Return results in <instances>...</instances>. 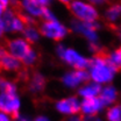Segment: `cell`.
I'll return each mask as SVG.
<instances>
[{
	"label": "cell",
	"mask_w": 121,
	"mask_h": 121,
	"mask_svg": "<svg viewBox=\"0 0 121 121\" xmlns=\"http://www.w3.org/2000/svg\"><path fill=\"white\" fill-rule=\"evenodd\" d=\"M6 50L15 56L17 60L22 62L25 66H33V64L37 60V55L33 49V44L29 43L25 37H14L7 39L2 42Z\"/></svg>",
	"instance_id": "6da1fadb"
},
{
	"label": "cell",
	"mask_w": 121,
	"mask_h": 121,
	"mask_svg": "<svg viewBox=\"0 0 121 121\" xmlns=\"http://www.w3.org/2000/svg\"><path fill=\"white\" fill-rule=\"evenodd\" d=\"M89 69H90L91 79L99 84L109 83L113 79L114 73H115L113 71V69L106 63V60L95 52H94L93 57L90 58Z\"/></svg>",
	"instance_id": "7a4b0ae2"
},
{
	"label": "cell",
	"mask_w": 121,
	"mask_h": 121,
	"mask_svg": "<svg viewBox=\"0 0 121 121\" xmlns=\"http://www.w3.org/2000/svg\"><path fill=\"white\" fill-rule=\"evenodd\" d=\"M69 11L82 22L90 23V22H95L99 19L98 12L92 5L78 1V0H72V2L70 4Z\"/></svg>",
	"instance_id": "3957f363"
},
{
	"label": "cell",
	"mask_w": 121,
	"mask_h": 121,
	"mask_svg": "<svg viewBox=\"0 0 121 121\" xmlns=\"http://www.w3.org/2000/svg\"><path fill=\"white\" fill-rule=\"evenodd\" d=\"M58 55L60 58L66 62L69 65H71L75 70H84V69H89V63L90 58H85L83 56H80L79 54H77L73 49L70 48H64V47H58Z\"/></svg>",
	"instance_id": "277c9868"
},
{
	"label": "cell",
	"mask_w": 121,
	"mask_h": 121,
	"mask_svg": "<svg viewBox=\"0 0 121 121\" xmlns=\"http://www.w3.org/2000/svg\"><path fill=\"white\" fill-rule=\"evenodd\" d=\"M37 28L41 35L52 39L56 42L62 41L68 34V29L63 25H60L57 20L56 21H43L42 23L39 25Z\"/></svg>",
	"instance_id": "5b68a950"
},
{
	"label": "cell",
	"mask_w": 121,
	"mask_h": 121,
	"mask_svg": "<svg viewBox=\"0 0 121 121\" xmlns=\"http://www.w3.org/2000/svg\"><path fill=\"white\" fill-rule=\"evenodd\" d=\"M21 100L17 92H1L0 91V111L14 117L20 112Z\"/></svg>",
	"instance_id": "8992f818"
},
{
	"label": "cell",
	"mask_w": 121,
	"mask_h": 121,
	"mask_svg": "<svg viewBox=\"0 0 121 121\" xmlns=\"http://www.w3.org/2000/svg\"><path fill=\"white\" fill-rule=\"evenodd\" d=\"M56 111L64 117L80 113V101L77 97H68L56 101Z\"/></svg>",
	"instance_id": "52a82bcc"
},
{
	"label": "cell",
	"mask_w": 121,
	"mask_h": 121,
	"mask_svg": "<svg viewBox=\"0 0 121 121\" xmlns=\"http://www.w3.org/2000/svg\"><path fill=\"white\" fill-rule=\"evenodd\" d=\"M105 105L98 97H91V98H84L80 101V114L84 117H94L98 115L103 109Z\"/></svg>",
	"instance_id": "ba28073f"
},
{
	"label": "cell",
	"mask_w": 121,
	"mask_h": 121,
	"mask_svg": "<svg viewBox=\"0 0 121 121\" xmlns=\"http://www.w3.org/2000/svg\"><path fill=\"white\" fill-rule=\"evenodd\" d=\"M45 86H47V79L39 71H34L26 82V89L31 95L41 94L45 90Z\"/></svg>",
	"instance_id": "9c48e42d"
},
{
	"label": "cell",
	"mask_w": 121,
	"mask_h": 121,
	"mask_svg": "<svg viewBox=\"0 0 121 121\" xmlns=\"http://www.w3.org/2000/svg\"><path fill=\"white\" fill-rule=\"evenodd\" d=\"M19 8L33 17H42L47 6L41 0H21Z\"/></svg>",
	"instance_id": "30bf717a"
},
{
	"label": "cell",
	"mask_w": 121,
	"mask_h": 121,
	"mask_svg": "<svg viewBox=\"0 0 121 121\" xmlns=\"http://www.w3.org/2000/svg\"><path fill=\"white\" fill-rule=\"evenodd\" d=\"M91 79V75L86 69L84 70H75L72 72H69L62 78V82L65 86L68 87H77L84 82H87Z\"/></svg>",
	"instance_id": "8fae6325"
},
{
	"label": "cell",
	"mask_w": 121,
	"mask_h": 121,
	"mask_svg": "<svg viewBox=\"0 0 121 121\" xmlns=\"http://www.w3.org/2000/svg\"><path fill=\"white\" fill-rule=\"evenodd\" d=\"M25 65L15 56L9 54L7 50L0 58V71L1 72H15L17 73Z\"/></svg>",
	"instance_id": "7c38bea8"
},
{
	"label": "cell",
	"mask_w": 121,
	"mask_h": 121,
	"mask_svg": "<svg viewBox=\"0 0 121 121\" xmlns=\"http://www.w3.org/2000/svg\"><path fill=\"white\" fill-rule=\"evenodd\" d=\"M99 98H100V100L103 101V104L105 106H111L117 101L118 92L112 85H108V86H105V87L101 89Z\"/></svg>",
	"instance_id": "4fadbf2b"
},
{
	"label": "cell",
	"mask_w": 121,
	"mask_h": 121,
	"mask_svg": "<svg viewBox=\"0 0 121 121\" xmlns=\"http://www.w3.org/2000/svg\"><path fill=\"white\" fill-rule=\"evenodd\" d=\"M121 16V0L112 2L105 12L106 23H114Z\"/></svg>",
	"instance_id": "5bb4252c"
},
{
	"label": "cell",
	"mask_w": 121,
	"mask_h": 121,
	"mask_svg": "<svg viewBox=\"0 0 121 121\" xmlns=\"http://www.w3.org/2000/svg\"><path fill=\"white\" fill-rule=\"evenodd\" d=\"M101 85L99 83H90V84H86L85 86H83L82 89H79L78 91V94L80 97L84 98H91V97H98L101 92Z\"/></svg>",
	"instance_id": "9a60e30c"
},
{
	"label": "cell",
	"mask_w": 121,
	"mask_h": 121,
	"mask_svg": "<svg viewBox=\"0 0 121 121\" xmlns=\"http://www.w3.org/2000/svg\"><path fill=\"white\" fill-rule=\"evenodd\" d=\"M39 26H35V25H28L25 27V29L22 30V37H25L29 43H35L39 41V37H40V31H39Z\"/></svg>",
	"instance_id": "2e32d148"
},
{
	"label": "cell",
	"mask_w": 121,
	"mask_h": 121,
	"mask_svg": "<svg viewBox=\"0 0 121 121\" xmlns=\"http://www.w3.org/2000/svg\"><path fill=\"white\" fill-rule=\"evenodd\" d=\"M106 121H121V104H113L107 108Z\"/></svg>",
	"instance_id": "e0dca14e"
},
{
	"label": "cell",
	"mask_w": 121,
	"mask_h": 121,
	"mask_svg": "<svg viewBox=\"0 0 121 121\" xmlns=\"http://www.w3.org/2000/svg\"><path fill=\"white\" fill-rule=\"evenodd\" d=\"M63 121H85V120H84V117L80 113H78V114H72V115L65 117L63 119Z\"/></svg>",
	"instance_id": "ac0fdd59"
},
{
	"label": "cell",
	"mask_w": 121,
	"mask_h": 121,
	"mask_svg": "<svg viewBox=\"0 0 121 121\" xmlns=\"http://www.w3.org/2000/svg\"><path fill=\"white\" fill-rule=\"evenodd\" d=\"M13 121H33V119L30 118L29 115L27 114H23V113H17L16 115L13 117Z\"/></svg>",
	"instance_id": "d6986e66"
},
{
	"label": "cell",
	"mask_w": 121,
	"mask_h": 121,
	"mask_svg": "<svg viewBox=\"0 0 121 121\" xmlns=\"http://www.w3.org/2000/svg\"><path fill=\"white\" fill-rule=\"evenodd\" d=\"M113 57H114L115 62L118 63V65L121 68V47H119V48L113 52Z\"/></svg>",
	"instance_id": "ffe728a7"
},
{
	"label": "cell",
	"mask_w": 121,
	"mask_h": 121,
	"mask_svg": "<svg viewBox=\"0 0 121 121\" xmlns=\"http://www.w3.org/2000/svg\"><path fill=\"white\" fill-rule=\"evenodd\" d=\"M0 121H13V117L0 111Z\"/></svg>",
	"instance_id": "44dd1931"
},
{
	"label": "cell",
	"mask_w": 121,
	"mask_h": 121,
	"mask_svg": "<svg viewBox=\"0 0 121 121\" xmlns=\"http://www.w3.org/2000/svg\"><path fill=\"white\" fill-rule=\"evenodd\" d=\"M5 33H6V30H5V26H4V22H2V20H1V17H0V40H2V39H4Z\"/></svg>",
	"instance_id": "7402d4cb"
},
{
	"label": "cell",
	"mask_w": 121,
	"mask_h": 121,
	"mask_svg": "<svg viewBox=\"0 0 121 121\" xmlns=\"http://www.w3.org/2000/svg\"><path fill=\"white\" fill-rule=\"evenodd\" d=\"M108 26H109V27H111L112 29L114 30V31H115V33L118 34V36H119V37L121 39V28H118L117 26H114V23H111V25H108Z\"/></svg>",
	"instance_id": "603a6c76"
},
{
	"label": "cell",
	"mask_w": 121,
	"mask_h": 121,
	"mask_svg": "<svg viewBox=\"0 0 121 121\" xmlns=\"http://www.w3.org/2000/svg\"><path fill=\"white\" fill-rule=\"evenodd\" d=\"M91 4H95V5H104V4H108L109 0H89Z\"/></svg>",
	"instance_id": "cb8c5ba5"
},
{
	"label": "cell",
	"mask_w": 121,
	"mask_h": 121,
	"mask_svg": "<svg viewBox=\"0 0 121 121\" xmlns=\"http://www.w3.org/2000/svg\"><path fill=\"white\" fill-rule=\"evenodd\" d=\"M33 121H51V120H50L48 117H45V115H39V117H36Z\"/></svg>",
	"instance_id": "d4e9b609"
},
{
	"label": "cell",
	"mask_w": 121,
	"mask_h": 121,
	"mask_svg": "<svg viewBox=\"0 0 121 121\" xmlns=\"http://www.w3.org/2000/svg\"><path fill=\"white\" fill-rule=\"evenodd\" d=\"M6 52V48H5V45L4 43H0V58L2 57V55Z\"/></svg>",
	"instance_id": "484cf974"
},
{
	"label": "cell",
	"mask_w": 121,
	"mask_h": 121,
	"mask_svg": "<svg viewBox=\"0 0 121 121\" xmlns=\"http://www.w3.org/2000/svg\"><path fill=\"white\" fill-rule=\"evenodd\" d=\"M60 1L64 5V6H66V8H68V9L70 8V4H71V2H70V0H60Z\"/></svg>",
	"instance_id": "4316f807"
},
{
	"label": "cell",
	"mask_w": 121,
	"mask_h": 121,
	"mask_svg": "<svg viewBox=\"0 0 121 121\" xmlns=\"http://www.w3.org/2000/svg\"><path fill=\"white\" fill-rule=\"evenodd\" d=\"M0 2H1L6 8H8V7H9V0H0Z\"/></svg>",
	"instance_id": "83f0119b"
},
{
	"label": "cell",
	"mask_w": 121,
	"mask_h": 121,
	"mask_svg": "<svg viewBox=\"0 0 121 121\" xmlns=\"http://www.w3.org/2000/svg\"><path fill=\"white\" fill-rule=\"evenodd\" d=\"M5 11H6V7H5V6H4L1 2H0V17L2 16V14H4V12H5Z\"/></svg>",
	"instance_id": "f1b7e54d"
},
{
	"label": "cell",
	"mask_w": 121,
	"mask_h": 121,
	"mask_svg": "<svg viewBox=\"0 0 121 121\" xmlns=\"http://www.w3.org/2000/svg\"><path fill=\"white\" fill-rule=\"evenodd\" d=\"M4 78H5V77L2 76V72L0 71V84H1V82H2V79H4Z\"/></svg>",
	"instance_id": "f546056e"
}]
</instances>
